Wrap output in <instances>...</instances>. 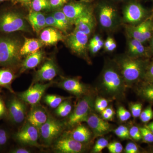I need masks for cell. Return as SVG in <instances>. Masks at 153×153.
Returning <instances> with one entry per match:
<instances>
[{
	"mask_svg": "<svg viewBox=\"0 0 153 153\" xmlns=\"http://www.w3.org/2000/svg\"><path fill=\"white\" fill-rule=\"evenodd\" d=\"M58 86L76 97H82L91 93L89 87L78 78H63L59 82Z\"/></svg>",
	"mask_w": 153,
	"mask_h": 153,
	"instance_id": "5bb4252c",
	"label": "cell"
},
{
	"mask_svg": "<svg viewBox=\"0 0 153 153\" xmlns=\"http://www.w3.org/2000/svg\"><path fill=\"white\" fill-rule=\"evenodd\" d=\"M7 115L6 104L0 96V120Z\"/></svg>",
	"mask_w": 153,
	"mask_h": 153,
	"instance_id": "7dc6e473",
	"label": "cell"
},
{
	"mask_svg": "<svg viewBox=\"0 0 153 153\" xmlns=\"http://www.w3.org/2000/svg\"><path fill=\"white\" fill-rule=\"evenodd\" d=\"M94 97L91 94L82 97L69 116L68 120V125L74 126L77 124L85 122L94 106Z\"/></svg>",
	"mask_w": 153,
	"mask_h": 153,
	"instance_id": "5b68a950",
	"label": "cell"
},
{
	"mask_svg": "<svg viewBox=\"0 0 153 153\" xmlns=\"http://www.w3.org/2000/svg\"><path fill=\"white\" fill-rule=\"evenodd\" d=\"M150 152L153 153V146L152 147H151L150 149Z\"/></svg>",
	"mask_w": 153,
	"mask_h": 153,
	"instance_id": "94428289",
	"label": "cell"
},
{
	"mask_svg": "<svg viewBox=\"0 0 153 153\" xmlns=\"http://www.w3.org/2000/svg\"><path fill=\"white\" fill-rule=\"evenodd\" d=\"M39 134L38 129L27 122L14 134V137L22 144L38 147L40 146L38 143Z\"/></svg>",
	"mask_w": 153,
	"mask_h": 153,
	"instance_id": "8fae6325",
	"label": "cell"
},
{
	"mask_svg": "<svg viewBox=\"0 0 153 153\" xmlns=\"http://www.w3.org/2000/svg\"><path fill=\"white\" fill-rule=\"evenodd\" d=\"M60 30L52 27H46L41 31L40 39L44 45H53L63 41L65 37Z\"/></svg>",
	"mask_w": 153,
	"mask_h": 153,
	"instance_id": "44dd1931",
	"label": "cell"
},
{
	"mask_svg": "<svg viewBox=\"0 0 153 153\" xmlns=\"http://www.w3.org/2000/svg\"><path fill=\"white\" fill-rule=\"evenodd\" d=\"M129 37L139 40L145 43L149 41L153 34V21L147 19L137 25H129L127 27Z\"/></svg>",
	"mask_w": 153,
	"mask_h": 153,
	"instance_id": "ba28073f",
	"label": "cell"
},
{
	"mask_svg": "<svg viewBox=\"0 0 153 153\" xmlns=\"http://www.w3.org/2000/svg\"><path fill=\"white\" fill-rule=\"evenodd\" d=\"M8 132L5 129L0 128V148L2 147L7 144L9 141Z\"/></svg>",
	"mask_w": 153,
	"mask_h": 153,
	"instance_id": "f6af8a7d",
	"label": "cell"
},
{
	"mask_svg": "<svg viewBox=\"0 0 153 153\" xmlns=\"http://www.w3.org/2000/svg\"><path fill=\"white\" fill-rule=\"evenodd\" d=\"M100 87L102 93L113 100L123 99L127 86L116 63L105 67L101 76Z\"/></svg>",
	"mask_w": 153,
	"mask_h": 153,
	"instance_id": "6da1fadb",
	"label": "cell"
},
{
	"mask_svg": "<svg viewBox=\"0 0 153 153\" xmlns=\"http://www.w3.org/2000/svg\"><path fill=\"white\" fill-rule=\"evenodd\" d=\"M149 62L141 58L129 56L120 57L116 62L127 87L143 80Z\"/></svg>",
	"mask_w": 153,
	"mask_h": 153,
	"instance_id": "7a4b0ae2",
	"label": "cell"
},
{
	"mask_svg": "<svg viewBox=\"0 0 153 153\" xmlns=\"http://www.w3.org/2000/svg\"><path fill=\"white\" fill-rule=\"evenodd\" d=\"M140 117V120L144 123H147L152 119L153 111L151 105H149L143 111H142Z\"/></svg>",
	"mask_w": 153,
	"mask_h": 153,
	"instance_id": "d590c367",
	"label": "cell"
},
{
	"mask_svg": "<svg viewBox=\"0 0 153 153\" xmlns=\"http://www.w3.org/2000/svg\"><path fill=\"white\" fill-rule=\"evenodd\" d=\"M11 68L4 67L0 69V88H4L11 93H14L11 85L16 76Z\"/></svg>",
	"mask_w": 153,
	"mask_h": 153,
	"instance_id": "4316f807",
	"label": "cell"
},
{
	"mask_svg": "<svg viewBox=\"0 0 153 153\" xmlns=\"http://www.w3.org/2000/svg\"><path fill=\"white\" fill-rule=\"evenodd\" d=\"M97 11V20L102 27L110 30L116 26L118 20L117 13L112 6L102 4L99 6Z\"/></svg>",
	"mask_w": 153,
	"mask_h": 153,
	"instance_id": "30bf717a",
	"label": "cell"
},
{
	"mask_svg": "<svg viewBox=\"0 0 153 153\" xmlns=\"http://www.w3.org/2000/svg\"><path fill=\"white\" fill-rule=\"evenodd\" d=\"M130 110L132 116L135 118L140 117L142 111L143 105L139 102H131L129 104Z\"/></svg>",
	"mask_w": 153,
	"mask_h": 153,
	"instance_id": "f35d334b",
	"label": "cell"
},
{
	"mask_svg": "<svg viewBox=\"0 0 153 153\" xmlns=\"http://www.w3.org/2000/svg\"><path fill=\"white\" fill-rule=\"evenodd\" d=\"M85 122L95 137L102 136L110 131V124L106 120L99 117L95 114L91 112Z\"/></svg>",
	"mask_w": 153,
	"mask_h": 153,
	"instance_id": "e0dca14e",
	"label": "cell"
},
{
	"mask_svg": "<svg viewBox=\"0 0 153 153\" xmlns=\"http://www.w3.org/2000/svg\"><path fill=\"white\" fill-rule=\"evenodd\" d=\"M46 24L47 27H52L63 32L62 28L52 15L46 17Z\"/></svg>",
	"mask_w": 153,
	"mask_h": 153,
	"instance_id": "60d3db41",
	"label": "cell"
},
{
	"mask_svg": "<svg viewBox=\"0 0 153 153\" xmlns=\"http://www.w3.org/2000/svg\"><path fill=\"white\" fill-rule=\"evenodd\" d=\"M81 1L87 3L88 2L91 1H93V0H80Z\"/></svg>",
	"mask_w": 153,
	"mask_h": 153,
	"instance_id": "680465c9",
	"label": "cell"
},
{
	"mask_svg": "<svg viewBox=\"0 0 153 153\" xmlns=\"http://www.w3.org/2000/svg\"><path fill=\"white\" fill-rule=\"evenodd\" d=\"M141 134L142 140L144 143H153V134L152 131L145 126L139 128Z\"/></svg>",
	"mask_w": 153,
	"mask_h": 153,
	"instance_id": "836d02e7",
	"label": "cell"
},
{
	"mask_svg": "<svg viewBox=\"0 0 153 153\" xmlns=\"http://www.w3.org/2000/svg\"><path fill=\"white\" fill-rule=\"evenodd\" d=\"M6 1H13V0H0V2Z\"/></svg>",
	"mask_w": 153,
	"mask_h": 153,
	"instance_id": "91938a15",
	"label": "cell"
},
{
	"mask_svg": "<svg viewBox=\"0 0 153 153\" xmlns=\"http://www.w3.org/2000/svg\"><path fill=\"white\" fill-rule=\"evenodd\" d=\"M63 129V124L49 115L46 122L39 130L43 141L46 144L49 145L59 136Z\"/></svg>",
	"mask_w": 153,
	"mask_h": 153,
	"instance_id": "9c48e42d",
	"label": "cell"
},
{
	"mask_svg": "<svg viewBox=\"0 0 153 153\" xmlns=\"http://www.w3.org/2000/svg\"><path fill=\"white\" fill-rule=\"evenodd\" d=\"M27 116L28 122L38 129L47 121L49 115L44 107L39 104L32 105Z\"/></svg>",
	"mask_w": 153,
	"mask_h": 153,
	"instance_id": "d6986e66",
	"label": "cell"
},
{
	"mask_svg": "<svg viewBox=\"0 0 153 153\" xmlns=\"http://www.w3.org/2000/svg\"><path fill=\"white\" fill-rule=\"evenodd\" d=\"M129 38L128 43V56L134 58H141L149 56V49L145 47L143 43L134 38Z\"/></svg>",
	"mask_w": 153,
	"mask_h": 153,
	"instance_id": "7402d4cb",
	"label": "cell"
},
{
	"mask_svg": "<svg viewBox=\"0 0 153 153\" xmlns=\"http://www.w3.org/2000/svg\"><path fill=\"white\" fill-rule=\"evenodd\" d=\"M108 100L103 97H97L94 102V107L96 111L101 113L108 107Z\"/></svg>",
	"mask_w": 153,
	"mask_h": 153,
	"instance_id": "8d00e7d4",
	"label": "cell"
},
{
	"mask_svg": "<svg viewBox=\"0 0 153 153\" xmlns=\"http://www.w3.org/2000/svg\"><path fill=\"white\" fill-rule=\"evenodd\" d=\"M51 84L52 83H34L27 90L19 93L18 96L22 101L31 105L39 104L46 90L51 86Z\"/></svg>",
	"mask_w": 153,
	"mask_h": 153,
	"instance_id": "7c38bea8",
	"label": "cell"
},
{
	"mask_svg": "<svg viewBox=\"0 0 153 153\" xmlns=\"http://www.w3.org/2000/svg\"><path fill=\"white\" fill-rule=\"evenodd\" d=\"M22 46L19 38L10 36H0V67L13 68L21 60Z\"/></svg>",
	"mask_w": 153,
	"mask_h": 153,
	"instance_id": "3957f363",
	"label": "cell"
},
{
	"mask_svg": "<svg viewBox=\"0 0 153 153\" xmlns=\"http://www.w3.org/2000/svg\"><path fill=\"white\" fill-rule=\"evenodd\" d=\"M1 88H0V91H1Z\"/></svg>",
	"mask_w": 153,
	"mask_h": 153,
	"instance_id": "be15d7a7",
	"label": "cell"
},
{
	"mask_svg": "<svg viewBox=\"0 0 153 153\" xmlns=\"http://www.w3.org/2000/svg\"><path fill=\"white\" fill-rule=\"evenodd\" d=\"M117 47V44L114 40H113L112 42L109 45V47H108L107 49H106L107 51L109 52H113L114 51Z\"/></svg>",
	"mask_w": 153,
	"mask_h": 153,
	"instance_id": "816d5d0a",
	"label": "cell"
},
{
	"mask_svg": "<svg viewBox=\"0 0 153 153\" xmlns=\"http://www.w3.org/2000/svg\"><path fill=\"white\" fill-rule=\"evenodd\" d=\"M92 133L85 126L79 125L74 128L68 134L77 141L86 143L91 139Z\"/></svg>",
	"mask_w": 153,
	"mask_h": 153,
	"instance_id": "d4e9b609",
	"label": "cell"
},
{
	"mask_svg": "<svg viewBox=\"0 0 153 153\" xmlns=\"http://www.w3.org/2000/svg\"><path fill=\"white\" fill-rule=\"evenodd\" d=\"M52 15L62 28L63 32L66 33L72 25L65 14L60 10L54 12Z\"/></svg>",
	"mask_w": 153,
	"mask_h": 153,
	"instance_id": "f1b7e54d",
	"label": "cell"
},
{
	"mask_svg": "<svg viewBox=\"0 0 153 153\" xmlns=\"http://www.w3.org/2000/svg\"><path fill=\"white\" fill-rule=\"evenodd\" d=\"M152 1H153V0H152Z\"/></svg>",
	"mask_w": 153,
	"mask_h": 153,
	"instance_id": "e7e4bbea",
	"label": "cell"
},
{
	"mask_svg": "<svg viewBox=\"0 0 153 153\" xmlns=\"http://www.w3.org/2000/svg\"><path fill=\"white\" fill-rule=\"evenodd\" d=\"M129 130V134L131 138L139 141L142 140L141 134L139 128L136 126H133Z\"/></svg>",
	"mask_w": 153,
	"mask_h": 153,
	"instance_id": "7bdbcfd3",
	"label": "cell"
},
{
	"mask_svg": "<svg viewBox=\"0 0 153 153\" xmlns=\"http://www.w3.org/2000/svg\"><path fill=\"white\" fill-rule=\"evenodd\" d=\"M107 148L111 153H120L122 152L123 149L122 145L118 142L108 143Z\"/></svg>",
	"mask_w": 153,
	"mask_h": 153,
	"instance_id": "ab89813d",
	"label": "cell"
},
{
	"mask_svg": "<svg viewBox=\"0 0 153 153\" xmlns=\"http://www.w3.org/2000/svg\"><path fill=\"white\" fill-rule=\"evenodd\" d=\"M74 25H75V30L89 36L94 29L95 25V20L92 11H89L77 19Z\"/></svg>",
	"mask_w": 153,
	"mask_h": 153,
	"instance_id": "ffe728a7",
	"label": "cell"
},
{
	"mask_svg": "<svg viewBox=\"0 0 153 153\" xmlns=\"http://www.w3.org/2000/svg\"><path fill=\"white\" fill-rule=\"evenodd\" d=\"M52 9L59 10L69 2L70 0H49Z\"/></svg>",
	"mask_w": 153,
	"mask_h": 153,
	"instance_id": "ee69618b",
	"label": "cell"
},
{
	"mask_svg": "<svg viewBox=\"0 0 153 153\" xmlns=\"http://www.w3.org/2000/svg\"><path fill=\"white\" fill-rule=\"evenodd\" d=\"M117 114L118 118L123 122L128 120L131 116V113L123 106L118 107Z\"/></svg>",
	"mask_w": 153,
	"mask_h": 153,
	"instance_id": "74e56055",
	"label": "cell"
},
{
	"mask_svg": "<svg viewBox=\"0 0 153 153\" xmlns=\"http://www.w3.org/2000/svg\"><path fill=\"white\" fill-rule=\"evenodd\" d=\"M29 29L22 15L13 10H6L0 13V32L9 34L17 31L27 32Z\"/></svg>",
	"mask_w": 153,
	"mask_h": 153,
	"instance_id": "277c9868",
	"label": "cell"
},
{
	"mask_svg": "<svg viewBox=\"0 0 153 153\" xmlns=\"http://www.w3.org/2000/svg\"><path fill=\"white\" fill-rule=\"evenodd\" d=\"M108 144V140L104 138L101 137L98 139L94 146L91 152L94 153H101Z\"/></svg>",
	"mask_w": 153,
	"mask_h": 153,
	"instance_id": "e575fe53",
	"label": "cell"
},
{
	"mask_svg": "<svg viewBox=\"0 0 153 153\" xmlns=\"http://www.w3.org/2000/svg\"><path fill=\"white\" fill-rule=\"evenodd\" d=\"M116 1H123V0H116Z\"/></svg>",
	"mask_w": 153,
	"mask_h": 153,
	"instance_id": "6125c7cd",
	"label": "cell"
},
{
	"mask_svg": "<svg viewBox=\"0 0 153 153\" xmlns=\"http://www.w3.org/2000/svg\"><path fill=\"white\" fill-rule=\"evenodd\" d=\"M148 15V11L139 3L131 2L124 8L123 20L129 25H137L147 19Z\"/></svg>",
	"mask_w": 153,
	"mask_h": 153,
	"instance_id": "52a82bcc",
	"label": "cell"
},
{
	"mask_svg": "<svg viewBox=\"0 0 153 153\" xmlns=\"http://www.w3.org/2000/svg\"><path fill=\"white\" fill-rule=\"evenodd\" d=\"M32 0H13V1H17L25 5L30 4Z\"/></svg>",
	"mask_w": 153,
	"mask_h": 153,
	"instance_id": "11a10c76",
	"label": "cell"
},
{
	"mask_svg": "<svg viewBox=\"0 0 153 153\" xmlns=\"http://www.w3.org/2000/svg\"><path fill=\"white\" fill-rule=\"evenodd\" d=\"M10 152L12 153H30L31 152L28 149L23 148H16L10 151Z\"/></svg>",
	"mask_w": 153,
	"mask_h": 153,
	"instance_id": "681fc988",
	"label": "cell"
},
{
	"mask_svg": "<svg viewBox=\"0 0 153 153\" xmlns=\"http://www.w3.org/2000/svg\"><path fill=\"white\" fill-rule=\"evenodd\" d=\"M114 40L113 38L111 37H108L105 41L104 42V49L106 50L107 49L108 47H109V45L111 44V42H112L113 40Z\"/></svg>",
	"mask_w": 153,
	"mask_h": 153,
	"instance_id": "f5cc1de1",
	"label": "cell"
},
{
	"mask_svg": "<svg viewBox=\"0 0 153 153\" xmlns=\"http://www.w3.org/2000/svg\"><path fill=\"white\" fill-rule=\"evenodd\" d=\"M101 116L102 118L106 121L112 120L114 117L108 114L105 112V111H102L101 113Z\"/></svg>",
	"mask_w": 153,
	"mask_h": 153,
	"instance_id": "f907efd6",
	"label": "cell"
},
{
	"mask_svg": "<svg viewBox=\"0 0 153 153\" xmlns=\"http://www.w3.org/2000/svg\"><path fill=\"white\" fill-rule=\"evenodd\" d=\"M85 144L77 141L69 134L59 139L55 143V150L58 153H79L85 150Z\"/></svg>",
	"mask_w": 153,
	"mask_h": 153,
	"instance_id": "9a60e30c",
	"label": "cell"
},
{
	"mask_svg": "<svg viewBox=\"0 0 153 153\" xmlns=\"http://www.w3.org/2000/svg\"><path fill=\"white\" fill-rule=\"evenodd\" d=\"M30 5L32 10L36 12L52 9L49 0H32Z\"/></svg>",
	"mask_w": 153,
	"mask_h": 153,
	"instance_id": "4dcf8cb0",
	"label": "cell"
},
{
	"mask_svg": "<svg viewBox=\"0 0 153 153\" xmlns=\"http://www.w3.org/2000/svg\"><path fill=\"white\" fill-rule=\"evenodd\" d=\"M43 57L44 52L41 50L27 55L21 65V73L38 66L43 59Z\"/></svg>",
	"mask_w": 153,
	"mask_h": 153,
	"instance_id": "cb8c5ba5",
	"label": "cell"
},
{
	"mask_svg": "<svg viewBox=\"0 0 153 153\" xmlns=\"http://www.w3.org/2000/svg\"><path fill=\"white\" fill-rule=\"evenodd\" d=\"M44 45L41 39L25 38L24 44L20 50V53L22 56L30 55L39 50Z\"/></svg>",
	"mask_w": 153,
	"mask_h": 153,
	"instance_id": "484cf974",
	"label": "cell"
},
{
	"mask_svg": "<svg viewBox=\"0 0 153 153\" xmlns=\"http://www.w3.org/2000/svg\"><path fill=\"white\" fill-rule=\"evenodd\" d=\"M89 50L92 54H95L100 51L101 47L99 46L97 44H88Z\"/></svg>",
	"mask_w": 153,
	"mask_h": 153,
	"instance_id": "c3c4849f",
	"label": "cell"
},
{
	"mask_svg": "<svg viewBox=\"0 0 153 153\" xmlns=\"http://www.w3.org/2000/svg\"><path fill=\"white\" fill-rule=\"evenodd\" d=\"M143 80L153 82V60L148 64Z\"/></svg>",
	"mask_w": 153,
	"mask_h": 153,
	"instance_id": "b9f144b4",
	"label": "cell"
},
{
	"mask_svg": "<svg viewBox=\"0 0 153 153\" xmlns=\"http://www.w3.org/2000/svg\"><path fill=\"white\" fill-rule=\"evenodd\" d=\"M115 134L122 139H131L129 134V130L126 126L121 125L114 129Z\"/></svg>",
	"mask_w": 153,
	"mask_h": 153,
	"instance_id": "d6a6232c",
	"label": "cell"
},
{
	"mask_svg": "<svg viewBox=\"0 0 153 153\" xmlns=\"http://www.w3.org/2000/svg\"><path fill=\"white\" fill-rule=\"evenodd\" d=\"M70 98V97H65L54 94H47L44 97V101L50 107L56 108L61 102Z\"/></svg>",
	"mask_w": 153,
	"mask_h": 153,
	"instance_id": "f546056e",
	"label": "cell"
},
{
	"mask_svg": "<svg viewBox=\"0 0 153 153\" xmlns=\"http://www.w3.org/2000/svg\"><path fill=\"white\" fill-rule=\"evenodd\" d=\"M136 90L140 97L153 104V82L143 80L137 86Z\"/></svg>",
	"mask_w": 153,
	"mask_h": 153,
	"instance_id": "83f0119b",
	"label": "cell"
},
{
	"mask_svg": "<svg viewBox=\"0 0 153 153\" xmlns=\"http://www.w3.org/2000/svg\"><path fill=\"white\" fill-rule=\"evenodd\" d=\"M61 10L65 14L72 25L77 19L91 10L84 2H69L63 6Z\"/></svg>",
	"mask_w": 153,
	"mask_h": 153,
	"instance_id": "2e32d148",
	"label": "cell"
},
{
	"mask_svg": "<svg viewBox=\"0 0 153 153\" xmlns=\"http://www.w3.org/2000/svg\"><path fill=\"white\" fill-rule=\"evenodd\" d=\"M57 74V68L53 60H47L36 72L33 83L52 80Z\"/></svg>",
	"mask_w": 153,
	"mask_h": 153,
	"instance_id": "ac0fdd59",
	"label": "cell"
},
{
	"mask_svg": "<svg viewBox=\"0 0 153 153\" xmlns=\"http://www.w3.org/2000/svg\"><path fill=\"white\" fill-rule=\"evenodd\" d=\"M145 126H146V127H147L153 134V121L150 123H149L148 124L146 125H145Z\"/></svg>",
	"mask_w": 153,
	"mask_h": 153,
	"instance_id": "6f0895ef",
	"label": "cell"
},
{
	"mask_svg": "<svg viewBox=\"0 0 153 153\" xmlns=\"http://www.w3.org/2000/svg\"><path fill=\"white\" fill-rule=\"evenodd\" d=\"M104 111L107 113L108 114L110 115L112 117H114L115 112L114 110L112 108L110 107H108Z\"/></svg>",
	"mask_w": 153,
	"mask_h": 153,
	"instance_id": "db71d44e",
	"label": "cell"
},
{
	"mask_svg": "<svg viewBox=\"0 0 153 153\" xmlns=\"http://www.w3.org/2000/svg\"><path fill=\"white\" fill-rule=\"evenodd\" d=\"M88 35L74 29L66 39L68 47L76 55L89 61L87 55Z\"/></svg>",
	"mask_w": 153,
	"mask_h": 153,
	"instance_id": "8992f818",
	"label": "cell"
},
{
	"mask_svg": "<svg viewBox=\"0 0 153 153\" xmlns=\"http://www.w3.org/2000/svg\"><path fill=\"white\" fill-rule=\"evenodd\" d=\"M72 110V106L68 99L64 100L56 108L55 112L58 116L65 117L70 114Z\"/></svg>",
	"mask_w": 153,
	"mask_h": 153,
	"instance_id": "1f68e13d",
	"label": "cell"
},
{
	"mask_svg": "<svg viewBox=\"0 0 153 153\" xmlns=\"http://www.w3.org/2000/svg\"><path fill=\"white\" fill-rule=\"evenodd\" d=\"M126 153H138L140 152L139 149L137 144L133 142H129L127 144L124 150Z\"/></svg>",
	"mask_w": 153,
	"mask_h": 153,
	"instance_id": "bcb514c9",
	"label": "cell"
},
{
	"mask_svg": "<svg viewBox=\"0 0 153 153\" xmlns=\"http://www.w3.org/2000/svg\"><path fill=\"white\" fill-rule=\"evenodd\" d=\"M7 115L12 123L23 122L26 114V106L24 102L16 97L13 96L8 100L7 105Z\"/></svg>",
	"mask_w": 153,
	"mask_h": 153,
	"instance_id": "4fadbf2b",
	"label": "cell"
},
{
	"mask_svg": "<svg viewBox=\"0 0 153 153\" xmlns=\"http://www.w3.org/2000/svg\"><path fill=\"white\" fill-rule=\"evenodd\" d=\"M27 19L33 30L36 33H39L47 27L46 17L41 12L30 11Z\"/></svg>",
	"mask_w": 153,
	"mask_h": 153,
	"instance_id": "603a6c76",
	"label": "cell"
},
{
	"mask_svg": "<svg viewBox=\"0 0 153 153\" xmlns=\"http://www.w3.org/2000/svg\"><path fill=\"white\" fill-rule=\"evenodd\" d=\"M150 47L149 48V49L150 53L153 54V34L152 38L150 40Z\"/></svg>",
	"mask_w": 153,
	"mask_h": 153,
	"instance_id": "9f6ffc18",
	"label": "cell"
}]
</instances>
